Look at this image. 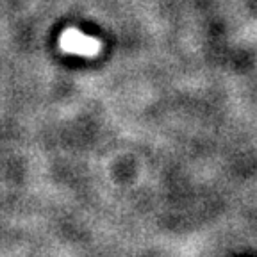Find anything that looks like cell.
Masks as SVG:
<instances>
[{"mask_svg": "<svg viewBox=\"0 0 257 257\" xmlns=\"http://www.w3.org/2000/svg\"><path fill=\"white\" fill-rule=\"evenodd\" d=\"M61 47L66 52H75V54H86V56H93L100 50V41L95 38H89L80 34L77 29H68L63 34L61 40Z\"/></svg>", "mask_w": 257, "mask_h": 257, "instance_id": "cell-1", "label": "cell"}]
</instances>
